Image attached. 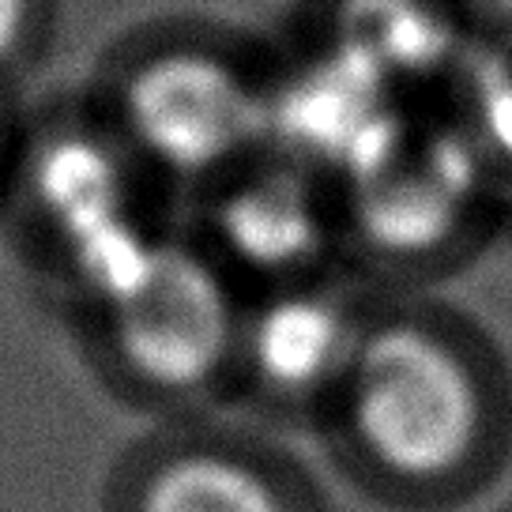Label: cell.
Returning <instances> with one entry per match:
<instances>
[{
	"instance_id": "6da1fadb",
	"label": "cell",
	"mask_w": 512,
	"mask_h": 512,
	"mask_svg": "<svg viewBox=\"0 0 512 512\" xmlns=\"http://www.w3.org/2000/svg\"><path fill=\"white\" fill-rule=\"evenodd\" d=\"M509 422L505 369L479 328L422 290H384L320 433L373 486L437 497L494 464Z\"/></svg>"
},
{
	"instance_id": "7a4b0ae2",
	"label": "cell",
	"mask_w": 512,
	"mask_h": 512,
	"mask_svg": "<svg viewBox=\"0 0 512 512\" xmlns=\"http://www.w3.org/2000/svg\"><path fill=\"white\" fill-rule=\"evenodd\" d=\"M64 309L113 396L155 418L226 411L245 294L185 226L159 230Z\"/></svg>"
},
{
	"instance_id": "3957f363",
	"label": "cell",
	"mask_w": 512,
	"mask_h": 512,
	"mask_svg": "<svg viewBox=\"0 0 512 512\" xmlns=\"http://www.w3.org/2000/svg\"><path fill=\"white\" fill-rule=\"evenodd\" d=\"M83 98L144 174L185 200L268 147V53L226 34H128Z\"/></svg>"
},
{
	"instance_id": "277c9868",
	"label": "cell",
	"mask_w": 512,
	"mask_h": 512,
	"mask_svg": "<svg viewBox=\"0 0 512 512\" xmlns=\"http://www.w3.org/2000/svg\"><path fill=\"white\" fill-rule=\"evenodd\" d=\"M151 192L162 189L80 98L23 113L0 189V226L23 264L72 305L166 230Z\"/></svg>"
},
{
	"instance_id": "5b68a950",
	"label": "cell",
	"mask_w": 512,
	"mask_h": 512,
	"mask_svg": "<svg viewBox=\"0 0 512 512\" xmlns=\"http://www.w3.org/2000/svg\"><path fill=\"white\" fill-rule=\"evenodd\" d=\"M501 192L448 98L411 102L336 181L347 264L381 290H418L479 241Z\"/></svg>"
},
{
	"instance_id": "8992f818",
	"label": "cell",
	"mask_w": 512,
	"mask_h": 512,
	"mask_svg": "<svg viewBox=\"0 0 512 512\" xmlns=\"http://www.w3.org/2000/svg\"><path fill=\"white\" fill-rule=\"evenodd\" d=\"M381 294L354 268L249 294L226 411L320 430Z\"/></svg>"
},
{
	"instance_id": "52a82bcc",
	"label": "cell",
	"mask_w": 512,
	"mask_h": 512,
	"mask_svg": "<svg viewBox=\"0 0 512 512\" xmlns=\"http://www.w3.org/2000/svg\"><path fill=\"white\" fill-rule=\"evenodd\" d=\"M189 204L185 230L245 298L351 268L336 181L275 147H260Z\"/></svg>"
},
{
	"instance_id": "ba28073f",
	"label": "cell",
	"mask_w": 512,
	"mask_h": 512,
	"mask_svg": "<svg viewBox=\"0 0 512 512\" xmlns=\"http://www.w3.org/2000/svg\"><path fill=\"white\" fill-rule=\"evenodd\" d=\"M159 422L121 467L125 512H305L298 471L256 430L219 411Z\"/></svg>"
},
{
	"instance_id": "9c48e42d",
	"label": "cell",
	"mask_w": 512,
	"mask_h": 512,
	"mask_svg": "<svg viewBox=\"0 0 512 512\" xmlns=\"http://www.w3.org/2000/svg\"><path fill=\"white\" fill-rule=\"evenodd\" d=\"M305 34L400 102L445 98L479 38L460 0H317Z\"/></svg>"
},
{
	"instance_id": "30bf717a",
	"label": "cell",
	"mask_w": 512,
	"mask_h": 512,
	"mask_svg": "<svg viewBox=\"0 0 512 512\" xmlns=\"http://www.w3.org/2000/svg\"><path fill=\"white\" fill-rule=\"evenodd\" d=\"M448 106L460 113L501 185H512V31L482 34L467 53L448 91Z\"/></svg>"
},
{
	"instance_id": "8fae6325",
	"label": "cell",
	"mask_w": 512,
	"mask_h": 512,
	"mask_svg": "<svg viewBox=\"0 0 512 512\" xmlns=\"http://www.w3.org/2000/svg\"><path fill=\"white\" fill-rule=\"evenodd\" d=\"M57 31V0H0V87L16 91Z\"/></svg>"
},
{
	"instance_id": "7c38bea8",
	"label": "cell",
	"mask_w": 512,
	"mask_h": 512,
	"mask_svg": "<svg viewBox=\"0 0 512 512\" xmlns=\"http://www.w3.org/2000/svg\"><path fill=\"white\" fill-rule=\"evenodd\" d=\"M23 113H27V106L19 102L16 91L0 87V189H4V174H8L12 151H16L19 128H23Z\"/></svg>"
},
{
	"instance_id": "4fadbf2b",
	"label": "cell",
	"mask_w": 512,
	"mask_h": 512,
	"mask_svg": "<svg viewBox=\"0 0 512 512\" xmlns=\"http://www.w3.org/2000/svg\"><path fill=\"white\" fill-rule=\"evenodd\" d=\"M475 34H509L512 31V0H460Z\"/></svg>"
}]
</instances>
